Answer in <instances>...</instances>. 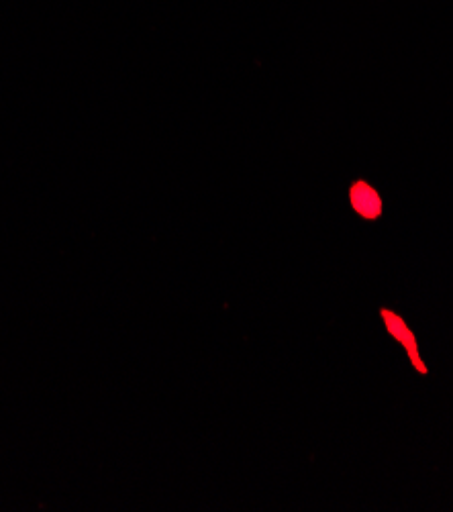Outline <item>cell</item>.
Here are the masks:
<instances>
[{
  "label": "cell",
  "mask_w": 453,
  "mask_h": 512,
  "mask_svg": "<svg viewBox=\"0 0 453 512\" xmlns=\"http://www.w3.org/2000/svg\"><path fill=\"white\" fill-rule=\"evenodd\" d=\"M382 319H384V323H386V329H388V333L407 349V353H409V357H411V362H413V366L419 370V372H423V374H427V368H425V364L421 362V357H419V351H417V339H415V335L411 333V329L407 327V323L402 321L396 313H392V311H382Z\"/></svg>",
  "instance_id": "1"
},
{
  "label": "cell",
  "mask_w": 453,
  "mask_h": 512,
  "mask_svg": "<svg viewBox=\"0 0 453 512\" xmlns=\"http://www.w3.org/2000/svg\"><path fill=\"white\" fill-rule=\"evenodd\" d=\"M351 196V207L358 215H362L364 219H378L382 213V200L378 196V192L366 184V182H356L349 190Z\"/></svg>",
  "instance_id": "2"
}]
</instances>
